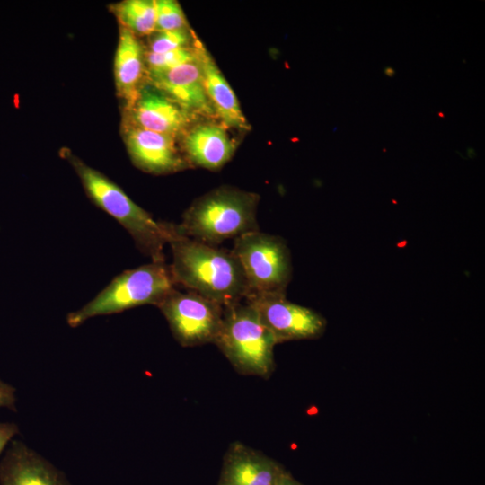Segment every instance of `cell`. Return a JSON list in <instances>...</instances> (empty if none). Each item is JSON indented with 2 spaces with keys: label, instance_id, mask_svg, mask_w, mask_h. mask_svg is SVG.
Masks as SVG:
<instances>
[{
  "label": "cell",
  "instance_id": "cell-1",
  "mask_svg": "<svg viewBox=\"0 0 485 485\" xmlns=\"http://www.w3.org/2000/svg\"><path fill=\"white\" fill-rule=\"evenodd\" d=\"M168 244L172 253L170 269L175 285L223 307L244 300L248 294L246 279L232 251L189 238L174 224Z\"/></svg>",
  "mask_w": 485,
  "mask_h": 485
},
{
  "label": "cell",
  "instance_id": "cell-2",
  "mask_svg": "<svg viewBox=\"0 0 485 485\" xmlns=\"http://www.w3.org/2000/svg\"><path fill=\"white\" fill-rule=\"evenodd\" d=\"M63 154L77 173L93 203L128 232L143 254L153 262H164L163 249L171 238L173 224L154 220L103 173L68 151Z\"/></svg>",
  "mask_w": 485,
  "mask_h": 485
},
{
  "label": "cell",
  "instance_id": "cell-3",
  "mask_svg": "<svg viewBox=\"0 0 485 485\" xmlns=\"http://www.w3.org/2000/svg\"><path fill=\"white\" fill-rule=\"evenodd\" d=\"M260 196L232 186H220L198 198L185 210L178 231L195 241L217 246L227 239L260 231Z\"/></svg>",
  "mask_w": 485,
  "mask_h": 485
},
{
  "label": "cell",
  "instance_id": "cell-4",
  "mask_svg": "<svg viewBox=\"0 0 485 485\" xmlns=\"http://www.w3.org/2000/svg\"><path fill=\"white\" fill-rule=\"evenodd\" d=\"M234 368L242 375L269 378L275 369V337L246 302L224 307L214 340Z\"/></svg>",
  "mask_w": 485,
  "mask_h": 485
},
{
  "label": "cell",
  "instance_id": "cell-5",
  "mask_svg": "<svg viewBox=\"0 0 485 485\" xmlns=\"http://www.w3.org/2000/svg\"><path fill=\"white\" fill-rule=\"evenodd\" d=\"M175 286L170 266L165 262L152 261L125 270L93 299L68 313L67 324L75 328L96 316L118 313L143 304L158 306Z\"/></svg>",
  "mask_w": 485,
  "mask_h": 485
},
{
  "label": "cell",
  "instance_id": "cell-6",
  "mask_svg": "<svg viewBox=\"0 0 485 485\" xmlns=\"http://www.w3.org/2000/svg\"><path fill=\"white\" fill-rule=\"evenodd\" d=\"M231 251L242 269L248 294H286L293 268L284 239L251 232L235 238Z\"/></svg>",
  "mask_w": 485,
  "mask_h": 485
},
{
  "label": "cell",
  "instance_id": "cell-7",
  "mask_svg": "<svg viewBox=\"0 0 485 485\" xmlns=\"http://www.w3.org/2000/svg\"><path fill=\"white\" fill-rule=\"evenodd\" d=\"M175 340L183 347L214 343L224 307L195 292L172 290L157 306Z\"/></svg>",
  "mask_w": 485,
  "mask_h": 485
},
{
  "label": "cell",
  "instance_id": "cell-8",
  "mask_svg": "<svg viewBox=\"0 0 485 485\" xmlns=\"http://www.w3.org/2000/svg\"><path fill=\"white\" fill-rule=\"evenodd\" d=\"M244 301L256 311L278 344L317 339L326 330L327 321L322 314L290 302L286 294L249 293Z\"/></svg>",
  "mask_w": 485,
  "mask_h": 485
},
{
  "label": "cell",
  "instance_id": "cell-9",
  "mask_svg": "<svg viewBox=\"0 0 485 485\" xmlns=\"http://www.w3.org/2000/svg\"><path fill=\"white\" fill-rule=\"evenodd\" d=\"M198 119L147 81L125 106L122 121L180 140Z\"/></svg>",
  "mask_w": 485,
  "mask_h": 485
},
{
  "label": "cell",
  "instance_id": "cell-10",
  "mask_svg": "<svg viewBox=\"0 0 485 485\" xmlns=\"http://www.w3.org/2000/svg\"><path fill=\"white\" fill-rule=\"evenodd\" d=\"M121 133L133 164L154 175L170 174L191 168L179 139L122 121Z\"/></svg>",
  "mask_w": 485,
  "mask_h": 485
},
{
  "label": "cell",
  "instance_id": "cell-11",
  "mask_svg": "<svg viewBox=\"0 0 485 485\" xmlns=\"http://www.w3.org/2000/svg\"><path fill=\"white\" fill-rule=\"evenodd\" d=\"M229 128L218 119H198L180 138L190 165L217 171L234 155L238 143Z\"/></svg>",
  "mask_w": 485,
  "mask_h": 485
},
{
  "label": "cell",
  "instance_id": "cell-12",
  "mask_svg": "<svg viewBox=\"0 0 485 485\" xmlns=\"http://www.w3.org/2000/svg\"><path fill=\"white\" fill-rule=\"evenodd\" d=\"M147 81L194 117L217 119L207 94L198 58L163 73L148 75Z\"/></svg>",
  "mask_w": 485,
  "mask_h": 485
},
{
  "label": "cell",
  "instance_id": "cell-13",
  "mask_svg": "<svg viewBox=\"0 0 485 485\" xmlns=\"http://www.w3.org/2000/svg\"><path fill=\"white\" fill-rule=\"evenodd\" d=\"M0 485H70L48 460L26 444L12 440L0 462Z\"/></svg>",
  "mask_w": 485,
  "mask_h": 485
},
{
  "label": "cell",
  "instance_id": "cell-14",
  "mask_svg": "<svg viewBox=\"0 0 485 485\" xmlns=\"http://www.w3.org/2000/svg\"><path fill=\"white\" fill-rule=\"evenodd\" d=\"M284 471L264 454L234 442L225 454L219 485H274Z\"/></svg>",
  "mask_w": 485,
  "mask_h": 485
},
{
  "label": "cell",
  "instance_id": "cell-15",
  "mask_svg": "<svg viewBox=\"0 0 485 485\" xmlns=\"http://www.w3.org/2000/svg\"><path fill=\"white\" fill-rule=\"evenodd\" d=\"M113 72L117 95L127 106L147 82V68L146 47L138 37L122 27H119Z\"/></svg>",
  "mask_w": 485,
  "mask_h": 485
},
{
  "label": "cell",
  "instance_id": "cell-16",
  "mask_svg": "<svg viewBox=\"0 0 485 485\" xmlns=\"http://www.w3.org/2000/svg\"><path fill=\"white\" fill-rule=\"evenodd\" d=\"M198 60L207 94L216 119L232 130H249L251 126L233 88L204 45L199 49Z\"/></svg>",
  "mask_w": 485,
  "mask_h": 485
},
{
  "label": "cell",
  "instance_id": "cell-17",
  "mask_svg": "<svg viewBox=\"0 0 485 485\" xmlns=\"http://www.w3.org/2000/svg\"><path fill=\"white\" fill-rule=\"evenodd\" d=\"M110 11L125 28L140 38L155 31L154 0H124L110 5Z\"/></svg>",
  "mask_w": 485,
  "mask_h": 485
},
{
  "label": "cell",
  "instance_id": "cell-18",
  "mask_svg": "<svg viewBox=\"0 0 485 485\" xmlns=\"http://www.w3.org/2000/svg\"><path fill=\"white\" fill-rule=\"evenodd\" d=\"M202 44L198 40L195 47L180 48L162 54H154L146 50L147 75L163 73L197 60Z\"/></svg>",
  "mask_w": 485,
  "mask_h": 485
},
{
  "label": "cell",
  "instance_id": "cell-19",
  "mask_svg": "<svg viewBox=\"0 0 485 485\" xmlns=\"http://www.w3.org/2000/svg\"><path fill=\"white\" fill-rule=\"evenodd\" d=\"M199 39L192 29L186 31H154L148 36L147 52L162 54L172 50L195 47Z\"/></svg>",
  "mask_w": 485,
  "mask_h": 485
},
{
  "label": "cell",
  "instance_id": "cell-20",
  "mask_svg": "<svg viewBox=\"0 0 485 485\" xmlns=\"http://www.w3.org/2000/svg\"><path fill=\"white\" fill-rule=\"evenodd\" d=\"M155 31L190 30L186 15L175 0H154Z\"/></svg>",
  "mask_w": 485,
  "mask_h": 485
},
{
  "label": "cell",
  "instance_id": "cell-21",
  "mask_svg": "<svg viewBox=\"0 0 485 485\" xmlns=\"http://www.w3.org/2000/svg\"><path fill=\"white\" fill-rule=\"evenodd\" d=\"M15 388L0 378V408L16 411Z\"/></svg>",
  "mask_w": 485,
  "mask_h": 485
},
{
  "label": "cell",
  "instance_id": "cell-22",
  "mask_svg": "<svg viewBox=\"0 0 485 485\" xmlns=\"http://www.w3.org/2000/svg\"><path fill=\"white\" fill-rule=\"evenodd\" d=\"M18 433L19 428L15 423L0 421V455Z\"/></svg>",
  "mask_w": 485,
  "mask_h": 485
},
{
  "label": "cell",
  "instance_id": "cell-23",
  "mask_svg": "<svg viewBox=\"0 0 485 485\" xmlns=\"http://www.w3.org/2000/svg\"><path fill=\"white\" fill-rule=\"evenodd\" d=\"M274 485H304L296 481L289 472L284 471L276 480Z\"/></svg>",
  "mask_w": 485,
  "mask_h": 485
},
{
  "label": "cell",
  "instance_id": "cell-24",
  "mask_svg": "<svg viewBox=\"0 0 485 485\" xmlns=\"http://www.w3.org/2000/svg\"><path fill=\"white\" fill-rule=\"evenodd\" d=\"M384 73L385 74V75H387L389 77H392V76H394L396 72L392 66H385L384 68Z\"/></svg>",
  "mask_w": 485,
  "mask_h": 485
},
{
  "label": "cell",
  "instance_id": "cell-25",
  "mask_svg": "<svg viewBox=\"0 0 485 485\" xmlns=\"http://www.w3.org/2000/svg\"><path fill=\"white\" fill-rule=\"evenodd\" d=\"M438 115L442 118L444 117V114L442 112H438Z\"/></svg>",
  "mask_w": 485,
  "mask_h": 485
}]
</instances>
